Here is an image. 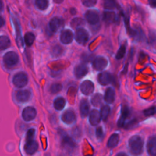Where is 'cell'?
<instances>
[{"mask_svg":"<svg viewBox=\"0 0 156 156\" xmlns=\"http://www.w3.org/2000/svg\"><path fill=\"white\" fill-rule=\"evenodd\" d=\"M143 145L144 141L143 138L138 135L132 136L129 140L130 151L134 156H139L142 154Z\"/></svg>","mask_w":156,"mask_h":156,"instance_id":"cell-1","label":"cell"},{"mask_svg":"<svg viewBox=\"0 0 156 156\" xmlns=\"http://www.w3.org/2000/svg\"><path fill=\"white\" fill-rule=\"evenodd\" d=\"M3 61L6 66L11 68L17 65L19 62V57L16 52L9 51L5 53L4 55Z\"/></svg>","mask_w":156,"mask_h":156,"instance_id":"cell-2","label":"cell"},{"mask_svg":"<svg viewBox=\"0 0 156 156\" xmlns=\"http://www.w3.org/2000/svg\"><path fill=\"white\" fill-rule=\"evenodd\" d=\"M28 82V77L26 73L19 72L14 75L13 77V83L18 88H22L27 85Z\"/></svg>","mask_w":156,"mask_h":156,"instance_id":"cell-3","label":"cell"},{"mask_svg":"<svg viewBox=\"0 0 156 156\" xmlns=\"http://www.w3.org/2000/svg\"><path fill=\"white\" fill-rule=\"evenodd\" d=\"M75 39L78 43L85 44L89 40L88 32L83 28H78L75 34Z\"/></svg>","mask_w":156,"mask_h":156,"instance_id":"cell-4","label":"cell"},{"mask_svg":"<svg viewBox=\"0 0 156 156\" xmlns=\"http://www.w3.org/2000/svg\"><path fill=\"white\" fill-rule=\"evenodd\" d=\"M64 25L63 20L60 17L52 18L49 23V30L52 32H56L62 29Z\"/></svg>","mask_w":156,"mask_h":156,"instance_id":"cell-5","label":"cell"},{"mask_svg":"<svg viewBox=\"0 0 156 156\" xmlns=\"http://www.w3.org/2000/svg\"><path fill=\"white\" fill-rule=\"evenodd\" d=\"M62 146L65 149L68 151H71L76 148V144L71 137L65 134H62Z\"/></svg>","mask_w":156,"mask_h":156,"instance_id":"cell-6","label":"cell"},{"mask_svg":"<svg viewBox=\"0 0 156 156\" xmlns=\"http://www.w3.org/2000/svg\"><path fill=\"white\" fill-rule=\"evenodd\" d=\"M87 21L92 25L96 24L99 20V15L98 12L95 10H90L87 11L85 14Z\"/></svg>","mask_w":156,"mask_h":156,"instance_id":"cell-7","label":"cell"},{"mask_svg":"<svg viewBox=\"0 0 156 156\" xmlns=\"http://www.w3.org/2000/svg\"><path fill=\"white\" fill-rule=\"evenodd\" d=\"M37 115V111L32 107H27L24 108L22 112V117L26 121H30L33 120Z\"/></svg>","mask_w":156,"mask_h":156,"instance_id":"cell-8","label":"cell"},{"mask_svg":"<svg viewBox=\"0 0 156 156\" xmlns=\"http://www.w3.org/2000/svg\"><path fill=\"white\" fill-rule=\"evenodd\" d=\"M108 62L107 60L102 56H98L96 57L93 61V68L98 71L103 70L107 66Z\"/></svg>","mask_w":156,"mask_h":156,"instance_id":"cell-9","label":"cell"},{"mask_svg":"<svg viewBox=\"0 0 156 156\" xmlns=\"http://www.w3.org/2000/svg\"><path fill=\"white\" fill-rule=\"evenodd\" d=\"M76 116L74 112L71 109L66 110L62 115V120L67 124H71L76 121Z\"/></svg>","mask_w":156,"mask_h":156,"instance_id":"cell-10","label":"cell"},{"mask_svg":"<svg viewBox=\"0 0 156 156\" xmlns=\"http://www.w3.org/2000/svg\"><path fill=\"white\" fill-rule=\"evenodd\" d=\"M74 35L73 32L69 29H64L62 31L60 36V41L65 44H69L73 40Z\"/></svg>","mask_w":156,"mask_h":156,"instance_id":"cell-11","label":"cell"},{"mask_svg":"<svg viewBox=\"0 0 156 156\" xmlns=\"http://www.w3.org/2000/svg\"><path fill=\"white\" fill-rule=\"evenodd\" d=\"M80 90L85 95L91 94L94 91L93 83L89 80L83 81L80 85Z\"/></svg>","mask_w":156,"mask_h":156,"instance_id":"cell-12","label":"cell"},{"mask_svg":"<svg viewBox=\"0 0 156 156\" xmlns=\"http://www.w3.org/2000/svg\"><path fill=\"white\" fill-rule=\"evenodd\" d=\"M38 143L34 140L26 141L24 145V151L28 155H32L38 149Z\"/></svg>","mask_w":156,"mask_h":156,"instance_id":"cell-13","label":"cell"},{"mask_svg":"<svg viewBox=\"0 0 156 156\" xmlns=\"http://www.w3.org/2000/svg\"><path fill=\"white\" fill-rule=\"evenodd\" d=\"M98 80L100 84L102 85H106L113 81V76L110 73L108 72H102L99 74L98 76Z\"/></svg>","mask_w":156,"mask_h":156,"instance_id":"cell-14","label":"cell"},{"mask_svg":"<svg viewBox=\"0 0 156 156\" xmlns=\"http://www.w3.org/2000/svg\"><path fill=\"white\" fill-rule=\"evenodd\" d=\"M130 113V111L129 108L127 105L123 106L121 110V116L119 118V120L118 121V126L119 127H122L124 126L126 119L129 116Z\"/></svg>","mask_w":156,"mask_h":156,"instance_id":"cell-15","label":"cell"},{"mask_svg":"<svg viewBox=\"0 0 156 156\" xmlns=\"http://www.w3.org/2000/svg\"><path fill=\"white\" fill-rule=\"evenodd\" d=\"M147 149L151 156H156V135L152 136L148 139Z\"/></svg>","mask_w":156,"mask_h":156,"instance_id":"cell-16","label":"cell"},{"mask_svg":"<svg viewBox=\"0 0 156 156\" xmlns=\"http://www.w3.org/2000/svg\"><path fill=\"white\" fill-rule=\"evenodd\" d=\"M31 93L28 90H19L16 93V98L20 102H26L30 98Z\"/></svg>","mask_w":156,"mask_h":156,"instance_id":"cell-17","label":"cell"},{"mask_svg":"<svg viewBox=\"0 0 156 156\" xmlns=\"http://www.w3.org/2000/svg\"><path fill=\"white\" fill-rule=\"evenodd\" d=\"M88 71V69L87 66L83 63L77 65L74 68V75L75 76L78 78L80 79L85 76Z\"/></svg>","mask_w":156,"mask_h":156,"instance_id":"cell-18","label":"cell"},{"mask_svg":"<svg viewBox=\"0 0 156 156\" xmlns=\"http://www.w3.org/2000/svg\"><path fill=\"white\" fill-rule=\"evenodd\" d=\"M101 119V113H99L97 110L93 109L91 110L89 116V121L90 123L92 126H96L98 125Z\"/></svg>","mask_w":156,"mask_h":156,"instance_id":"cell-19","label":"cell"},{"mask_svg":"<svg viewBox=\"0 0 156 156\" xmlns=\"http://www.w3.org/2000/svg\"><path fill=\"white\" fill-rule=\"evenodd\" d=\"M80 113L82 118H85L88 115L90 110V106L88 102L86 99H82L80 102Z\"/></svg>","mask_w":156,"mask_h":156,"instance_id":"cell-20","label":"cell"},{"mask_svg":"<svg viewBox=\"0 0 156 156\" xmlns=\"http://www.w3.org/2000/svg\"><path fill=\"white\" fill-rule=\"evenodd\" d=\"M115 92L112 88H108L104 94V100L108 104H112L115 101Z\"/></svg>","mask_w":156,"mask_h":156,"instance_id":"cell-21","label":"cell"},{"mask_svg":"<svg viewBox=\"0 0 156 156\" xmlns=\"http://www.w3.org/2000/svg\"><path fill=\"white\" fill-rule=\"evenodd\" d=\"M132 37L138 41H142L144 40L145 35L140 27H136L135 29H134V33Z\"/></svg>","mask_w":156,"mask_h":156,"instance_id":"cell-22","label":"cell"},{"mask_svg":"<svg viewBox=\"0 0 156 156\" xmlns=\"http://www.w3.org/2000/svg\"><path fill=\"white\" fill-rule=\"evenodd\" d=\"M119 137L118 134L117 133H113L112 134L110 137L109 138L108 141H107V146L109 148H113L117 146L118 142H119Z\"/></svg>","mask_w":156,"mask_h":156,"instance_id":"cell-23","label":"cell"},{"mask_svg":"<svg viewBox=\"0 0 156 156\" xmlns=\"http://www.w3.org/2000/svg\"><path fill=\"white\" fill-rule=\"evenodd\" d=\"M65 104H66V101L63 98L58 97L54 100V107L55 110L60 111L65 107Z\"/></svg>","mask_w":156,"mask_h":156,"instance_id":"cell-24","label":"cell"},{"mask_svg":"<svg viewBox=\"0 0 156 156\" xmlns=\"http://www.w3.org/2000/svg\"><path fill=\"white\" fill-rule=\"evenodd\" d=\"M14 23L15 25V28H16V43L18 46V47H21L23 45V41L21 38V30L20 28V25L19 23L16 21V20L14 19Z\"/></svg>","mask_w":156,"mask_h":156,"instance_id":"cell-25","label":"cell"},{"mask_svg":"<svg viewBox=\"0 0 156 156\" xmlns=\"http://www.w3.org/2000/svg\"><path fill=\"white\" fill-rule=\"evenodd\" d=\"M104 21L108 24L112 23L116 20V15L113 12H105L103 15Z\"/></svg>","mask_w":156,"mask_h":156,"instance_id":"cell-26","label":"cell"},{"mask_svg":"<svg viewBox=\"0 0 156 156\" xmlns=\"http://www.w3.org/2000/svg\"><path fill=\"white\" fill-rule=\"evenodd\" d=\"M63 52V48L58 44L54 46L51 50V54L54 57H60Z\"/></svg>","mask_w":156,"mask_h":156,"instance_id":"cell-27","label":"cell"},{"mask_svg":"<svg viewBox=\"0 0 156 156\" xmlns=\"http://www.w3.org/2000/svg\"><path fill=\"white\" fill-rule=\"evenodd\" d=\"M10 46V40L5 35H2L0 37V48L1 50L5 49Z\"/></svg>","mask_w":156,"mask_h":156,"instance_id":"cell-28","label":"cell"},{"mask_svg":"<svg viewBox=\"0 0 156 156\" xmlns=\"http://www.w3.org/2000/svg\"><path fill=\"white\" fill-rule=\"evenodd\" d=\"M35 35L32 32H27L24 37V40L26 44L28 46H30L35 41Z\"/></svg>","mask_w":156,"mask_h":156,"instance_id":"cell-29","label":"cell"},{"mask_svg":"<svg viewBox=\"0 0 156 156\" xmlns=\"http://www.w3.org/2000/svg\"><path fill=\"white\" fill-rule=\"evenodd\" d=\"M85 24L84 20L81 18H75L71 21V26L74 29H78Z\"/></svg>","mask_w":156,"mask_h":156,"instance_id":"cell-30","label":"cell"},{"mask_svg":"<svg viewBox=\"0 0 156 156\" xmlns=\"http://www.w3.org/2000/svg\"><path fill=\"white\" fill-rule=\"evenodd\" d=\"M35 3L37 7L41 10H46L49 5L48 0H35Z\"/></svg>","mask_w":156,"mask_h":156,"instance_id":"cell-31","label":"cell"},{"mask_svg":"<svg viewBox=\"0 0 156 156\" xmlns=\"http://www.w3.org/2000/svg\"><path fill=\"white\" fill-rule=\"evenodd\" d=\"M102 100V96L100 93H96L91 98V103L94 106L98 107L101 105Z\"/></svg>","mask_w":156,"mask_h":156,"instance_id":"cell-32","label":"cell"},{"mask_svg":"<svg viewBox=\"0 0 156 156\" xmlns=\"http://www.w3.org/2000/svg\"><path fill=\"white\" fill-rule=\"evenodd\" d=\"M110 112V108L108 105H104L101 110V116L103 121H106Z\"/></svg>","mask_w":156,"mask_h":156,"instance_id":"cell-33","label":"cell"},{"mask_svg":"<svg viewBox=\"0 0 156 156\" xmlns=\"http://www.w3.org/2000/svg\"><path fill=\"white\" fill-rule=\"evenodd\" d=\"M62 89V85L60 83H52L49 88V91L52 94H55L60 92Z\"/></svg>","mask_w":156,"mask_h":156,"instance_id":"cell-34","label":"cell"},{"mask_svg":"<svg viewBox=\"0 0 156 156\" xmlns=\"http://www.w3.org/2000/svg\"><path fill=\"white\" fill-rule=\"evenodd\" d=\"M143 114L146 116H151L156 114V106H151L143 111Z\"/></svg>","mask_w":156,"mask_h":156,"instance_id":"cell-35","label":"cell"},{"mask_svg":"<svg viewBox=\"0 0 156 156\" xmlns=\"http://www.w3.org/2000/svg\"><path fill=\"white\" fill-rule=\"evenodd\" d=\"M126 46L124 44L121 45L116 54V58L118 60L122 58L126 54Z\"/></svg>","mask_w":156,"mask_h":156,"instance_id":"cell-36","label":"cell"},{"mask_svg":"<svg viewBox=\"0 0 156 156\" xmlns=\"http://www.w3.org/2000/svg\"><path fill=\"white\" fill-rule=\"evenodd\" d=\"M72 136L75 138H79L82 135V130L80 127L76 126L74 127L71 130Z\"/></svg>","mask_w":156,"mask_h":156,"instance_id":"cell-37","label":"cell"},{"mask_svg":"<svg viewBox=\"0 0 156 156\" xmlns=\"http://www.w3.org/2000/svg\"><path fill=\"white\" fill-rule=\"evenodd\" d=\"M116 6L115 0H104V7L107 9H112Z\"/></svg>","mask_w":156,"mask_h":156,"instance_id":"cell-38","label":"cell"},{"mask_svg":"<svg viewBox=\"0 0 156 156\" xmlns=\"http://www.w3.org/2000/svg\"><path fill=\"white\" fill-rule=\"evenodd\" d=\"M137 123H138V122H137L136 119H133L131 121H130L129 122H128L127 123H126L124 127L127 130L131 129H133V127H135L136 126Z\"/></svg>","mask_w":156,"mask_h":156,"instance_id":"cell-39","label":"cell"},{"mask_svg":"<svg viewBox=\"0 0 156 156\" xmlns=\"http://www.w3.org/2000/svg\"><path fill=\"white\" fill-rule=\"evenodd\" d=\"M35 135V129L33 128H31L28 130L27 133H26V141H29V140H32L34 139Z\"/></svg>","mask_w":156,"mask_h":156,"instance_id":"cell-40","label":"cell"},{"mask_svg":"<svg viewBox=\"0 0 156 156\" xmlns=\"http://www.w3.org/2000/svg\"><path fill=\"white\" fill-rule=\"evenodd\" d=\"M82 2L86 7H93L96 4L97 0H82Z\"/></svg>","mask_w":156,"mask_h":156,"instance_id":"cell-41","label":"cell"},{"mask_svg":"<svg viewBox=\"0 0 156 156\" xmlns=\"http://www.w3.org/2000/svg\"><path fill=\"white\" fill-rule=\"evenodd\" d=\"M96 137L98 138V139H99V140H101L103 138L104 133H103V130H102V127L99 126V127H97L96 130Z\"/></svg>","mask_w":156,"mask_h":156,"instance_id":"cell-42","label":"cell"},{"mask_svg":"<svg viewBox=\"0 0 156 156\" xmlns=\"http://www.w3.org/2000/svg\"><path fill=\"white\" fill-rule=\"evenodd\" d=\"M149 5L152 8H156V0H148Z\"/></svg>","mask_w":156,"mask_h":156,"instance_id":"cell-43","label":"cell"},{"mask_svg":"<svg viewBox=\"0 0 156 156\" xmlns=\"http://www.w3.org/2000/svg\"><path fill=\"white\" fill-rule=\"evenodd\" d=\"M91 56L89 55H82V60L85 62H89V60L91 59Z\"/></svg>","mask_w":156,"mask_h":156,"instance_id":"cell-44","label":"cell"},{"mask_svg":"<svg viewBox=\"0 0 156 156\" xmlns=\"http://www.w3.org/2000/svg\"><path fill=\"white\" fill-rule=\"evenodd\" d=\"M70 13H71V15H76V13H77V10L75 8H71L70 9Z\"/></svg>","mask_w":156,"mask_h":156,"instance_id":"cell-45","label":"cell"},{"mask_svg":"<svg viewBox=\"0 0 156 156\" xmlns=\"http://www.w3.org/2000/svg\"><path fill=\"white\" fill-rule=\"evenodd\" d=\"M0 24H1V27H2V26H3V25L4 24V23H5V21L4 20V19H3V18L2 17H1V20H0Z\"/></svg>","mask_w":156,"mask_h":156,"instance_id":"cell-46","label":"cell"},{"mask_svg":"<svg viewBox=\"0 0 156 156\" xmlns=\"http://www.w3.org/2000/svg\"><path fill=\"white\" fill-rule=\"evenodd\" d=\"M145 57V54L143 52H141L140 55V60H143Z\"/></svg>","mask_w":156,"mask_h":156,"instance_id":"cell-47","label":"cell"},{"mask_svg":"<svg viewBox=\"0 0 156 156\" xmlns=\"http://www.w3.org/2000/svg\"><path fill=\"white\" fill-rule=\"evenodd\" d=\"M116 156H128V155L124 152H119Z\"/></svg>","mask_w":156,"mask_h":156,"instance_id":"cell-48","label":"cell"},{"mask_svg":"<svg viewBox=\"0 0 156 156\" xmlns=\"http://www.w3.org/2000/svg\"><path fill=\"white\" fill-rule=\"evenodd\" d=\"M54 2L57 3V4H60L62 3L64 0H53Z\"/></svg>","mask_w":156,"mask_h":156,"instance_id":"cell-49","label":"cell"},{"mask_svg":"<svg viewBox=\"0 0 156 156\" xmlns=\"http://www.w3.org/2000/svg\"><path fill=\"white\" fill-rule=\"evenodd\" d=\"M44 156H50V154H49V153H46V154L44 155Z\"/></svg>","mask_w":156,"mask_h":156,"instance_id":"cell-50","label":"cell"},{"mask_svg":"<svg viewBox=\"0 0 156 156\" xmlns=\"http://www.w3.org/2000/svg\"><path fill=\"white\" fill-rule=\"evenodd\" d=\"M87 156H90V155H87Z\"/></svg>","mask_w":156,"mask_h":156,"instance_id":"cell-51","label":"cell"}]
</instances>
